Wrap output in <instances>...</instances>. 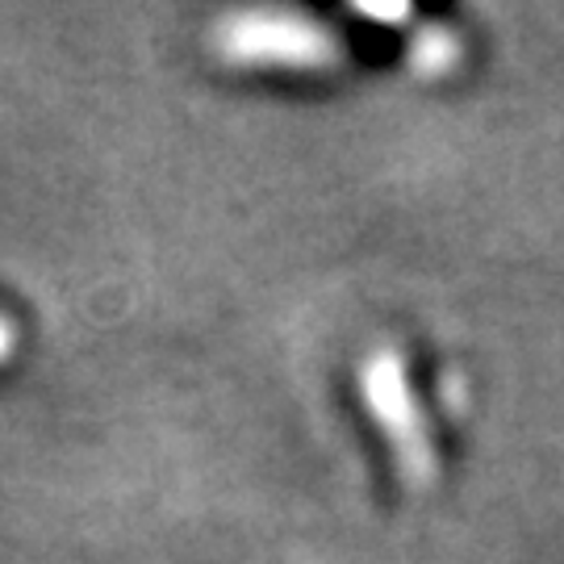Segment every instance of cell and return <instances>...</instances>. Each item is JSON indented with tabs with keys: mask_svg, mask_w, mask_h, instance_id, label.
Returning <instances> with one entry per match:
<instances>
[{
	"mask_svg": "<svg viewBox=\"0 0 564 564\" xmlns=\"http://www.w3.org/2000/svg\"><path fill=\"white\" fill-rule=\"evenodd\" d=\"M368 398L377 405L384 431H393L389 440L402 447V456L414 464V473L426 477V464H435V456H426L423 435H419V426H414V405H410L414 398H410V389H405L402 364H393V360L368 364Z\"/></svg>",
	"mask_w": 564,
	"mask_h": 564,
	"instance_id": "1",
	"label": "cell"
},
{
	"mask_svg": "<svg viewBox=\"0 0 564 564\" xmlns=\"http://www.w3.org/2000/svg\"><path fill=\"white\" fill-rule=\"evenodd\" d=\"M0 335H4V330H0Z\"/></svg>",
	"mask_w": 564,
	"mask_h": 564,
	"instance_id": "2",
	"label": "cell"
}]
</instances>
